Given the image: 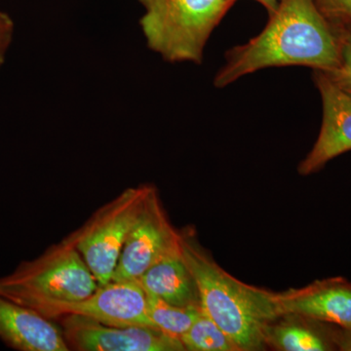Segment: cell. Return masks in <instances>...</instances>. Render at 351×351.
Wrapping results in <instances>:
<instances>
[{"label":"cell","instance_id":"e0dca14e","mask_svg":"<svg viewBox=\"0 0 351 351\" xmlns=\"http://www.w3.org/2000/svg\"><path fill=\"white\" fill-rule=\"evenodd\" d=\"M335 31L351 27V0H313Z\"/></svg>","mask_w":351,"mask_h":351},{"label":"cell","instance_id":"ac0fdd59","mask_svg":"<svg viewBox=\"0 0 351 351\" xmlns=\"http://www.w3.org/2000/svg\"><path fill=\"white\" fill-rule=\"evenodd\" d=\"M14 27L15 25L10 16L0 11V69L5 62L7 51L12 43Z\"/></svg>","mask_w":351,"mask_h":351},{"label":"cell","instance_id":"8992f818","mask_svg":"<svg viewBox=\"0 0 351 351\" xmlns=\"http://www.w3.org/2000/svg\"><path fill=\"white\" fill-rule=\"evenodd\" d=\"M32 309L48 319L77 315L110 326L156 328L147 314V294L137 281L112 280L80 301L49 302Z\"/></svg>","mask_w":351,"mask_h":351},{"label":"cell","instance_id":"5b68a950","mask_svg":"<svg viewBox=\"0 0 351 351\" xmlns=\"http://www.w3.org/2000/svg\"><path fill=\"white\" fill-rule=\"evenodd\" d=\"M151 188V184H141L126 189L66 237L82 256L99 286L112 281L127 237Z\"/></svg>","mask_w":351,"mask_h":351},{"label":"cell","instance_id":"30bf717a","mask_svg":"<svg viewBox=\"0 0 351 351\" xmlns=\"http://www.w3.org/2000/svg\"><path fill=\"white\" fill-rule=\"evenodd\" d=\"M276 298L282 316H299L351 330V283L343 277L276 293Z\"/></svg>","mask_w":351,"mask_h":351},{"label":"cell","instance_id":"2e32d148","mask_svg":"<svg viewBox=\"0 0 351 351\" xmlns=\"http://www.w3.org/2000/svg\"><path fill=\"white\" fill-rule=\"evenodd\" d=\"M337 34L339 39V64L331 73H324L335 84L351 95V27L339 29Z\"/></svg>","mask_w":351,"mask_h":351},{"label":"cell","instance_id":"5bb4252c","mask_svg":"<svg viewBox=\"0 0 351 351\" xmlns=\"http://www.w3.org/2000/svg\"><path fill=\"white\" fill-rule=\"evenodd\" d=\"M147 314L154 326L179 339L202 313L200 306H174L149 294H147Z\"/></svg>","mask_w":351,"mask_h":351},{"label":"cell","instance_id":"3957f363","mask_svg":"<svg viewBox=\"0 0 351 351\" xmlns=\"http://www.w3.org/2000/svg\"><path fill=\"white\" fill-rule=\"evenodd\" d=\"M149 49L168 63L202 64L209 38L233 0H138Z\"/></svg>","mask_w":351,"mask_h":351},{"label":"cell","instance_id":"9a60e30c","mask_svg":"<svg viewBox=\"0 0 351 351\" xmlns=\"http://www.w3.org/2000/svg\"><path fill=\"white\" fill-rule=\"evenodd\" d=\"M180 339L184 350L189 351H239L230 337L203 311Z\"/></svg>","mask_w":351,"mask_h":351},{"label":"cell","instance_id":"ba28073f","mask_svg":"<svg viewBox=\"0 0 351 351\" xmlns=\"http://www.w3.org/2000/svg\"><path fill=\"white\" fill-rule=\"evenodd\" d=\"M62 332L71 348L80 351H182L181 339L143 326H110L77 315L64 316Z\"/></svg>","mask_w":351,"mask_h":351},{"label":"cell","instance_id":"8fae6325","mask_svg":"<svg viewBox=\"0 0 351 351\" xmlns=\"http://www.w3.org/2000/svg\"><path fill=\"white\" fill-rule=\"evenodd\" d=\"M0 339L21 351H68L62 332L34 309L0 295Z\"/></svg>","mask_w":351,"mask_h":351},{"label":"cell","instance_id":"6da1fadb","mask_svg":"<svg viewBox=\"0 0 351 351\" xmlns=\"http://www.w3.org/2000/svg\"><path fill=\"white\" fill-rule=\"evenodd\" d=\"M339 62V39L313 0H279L262 32L226 51L214 77L221 89L256 71L301 66L331 73Z\"/></svg>","mask_w":351,"mask_h":351},{"label":"cell","instance_id":"52a82bcc","mask_svg":"<svg viewBox=\"0 0 351 351\" xmlns=\"http://www.w3.org/2000/svg\"><path fill=\"white\" fill-rule=\"evenodd\" d=\"M181 232L171 225L152 186L144 207L132 228L113 274V281H138L154 263L180 248Z\"/></svg>","mask_w":351,"mask_h":351},{"label":"cell","instance_id":"d6986e66","mask_svg":"<svg viewBox=\"0 0 351 351\" xmlns=\"http://www.w3.org/2000/svg\"><path fill=\"white\" fill-rule=\"evenodd\" d=\"M233 1L237 2V0H233ZM256 1L260 2L269 11V13L271 14L276 10L277 5H278L279 0H256Z\"/></svg>","mask_w":351,"mask_h":351},{"label":"cell","instance_id":"9c48e42d","mask_svg":"<svg viewBox=\"0 0 351 351\" xmlns=\"http://www.w3.org/2000/svg\"><path fill=\"white\" fill-rule=\"evenodd\" d=\"M313 80L322 101V124L313 149L299 164L298 172L302 176L314 174L351 151V95L322 71H313Z\"/></svg>","mask_w":351,"mask_h":351},{"label":"cell","instance_id":"4fadbf2b","mask_svg":"<svg viewBox=\"0 0 351 351\" xmlns=\"http://www.w3.org/2000/svg\"><path fill=\"white\" fill-rule=\"evenodd\" d=\"M341 335H326L302 325L270 324L267 330V345L285 351H325L339 346Z\"/></svg>","mask_w":351,"mask_h":351},{"label":"cell","instance_id":"7a4b0ae2","mask_svg":"<svg viewBox=\"0 0 351 351\" xmlns=\"http://www.w3.org/2000/svg\"><path fill=\"white\" fill-rule=\"evenodd\" d=\"M180 245L182 258L195 279L203 313L239 351L263 348L267 328L282 317L276 293L237 280L205 253L193 235L181 232Z\"/></svg>","mask_w":351,"mask_h":351},{"label":"cell","instance_id":"7c38bea8","mask_svg":"<svg viewBox=\"0 0 351 351\" xmlns=\"http://www.w3.org/2000/svg\"><path fill=\"white\" fill-rule=\"evenodd\" d=\"M145 294L179 306H200L195 279L181 253L177 250L154 263L137 281Z\"/></svg>","mask_w":351,"mask_h":351},{"label":"cell","instance_id":"277c9868","mask_svg":"<svg viewBox=\"0 0 351 351\" xmlns=\"http://www.w3.org/2000/svg\"><path fill=\"white\" fill-rule=\"evenodd\" d=\"M98 288L94 274L68 239L0 277V295L32 309L49 302L80 301Z\"/></svg>","mask_w":351,"mask_h":351}]
</instances>
